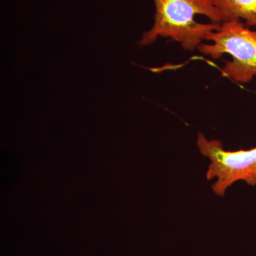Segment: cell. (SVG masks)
<instances>
[{
  "label": "cell",
  "instance_id": "7a4b0ae2",
  "mask_svg": "<svg viewBox=\"0 0 256 256\" xmlns=\"http://www.w3.org/2000/svg\"><path fill=\"white\" fill-rule=\"evenodd\" d=\"M212 44L202 43L198 50L213 60L224 54L232 56L222 69V76L239 84H247L256 77V30H252L242 20L224 22L206 37Z\"/></svg>",
  "mask_w": 256,
  "mask_h": 256
},
{
  "label": "cell",
  "instance_id": "6da1fadb",
  "mask_svg": "<svg viewBox=\"0 0 256 256\" xmlns=\"http://www.w3.org/2000/svg\"><path fill=\"white\" fill-rule=\"evenodd\" d=\"M154 23L138 42L148 46L159 37L178 42L193 52L224 22L223 15L212 0H154Z\"/></svg>",
  "mask_w": 256,
  "mask_h": 256
},
{
  "label": "cell",
  "instance_id": "3957f363",
  "mask_svg": "<svg viewBox=\"0 0 256 256\" xmlns=\"http://www.w3.org/2000/svg\"><path fill=\"white\" fill-rule=\"evenodd\" d=\"M196 146L202 156L210 160L207 180L217 178L212 188L217 196H224L226 191L238 181L256 186V146L248 150L227 151L218 140H208L198 132Z\"/></svg>",
  "mask_w": 256,
  "mask_h": 256
},
{
  "label": "cell",
  "instance_id": "277c9868",
  "mask_svg": "<svg viewBox=\"0 0 256 256\" xmlns=\"http://www.w3.org/2000/svg\"><path fill=\"white\" fill-rule=\"evenodd\" d=\"M223 15L224 22L244 20L247 26L256 28V0H212Z\"/></svg>",
  "mask_w": 256,
  "mask_h": 256
}]
</instances>
